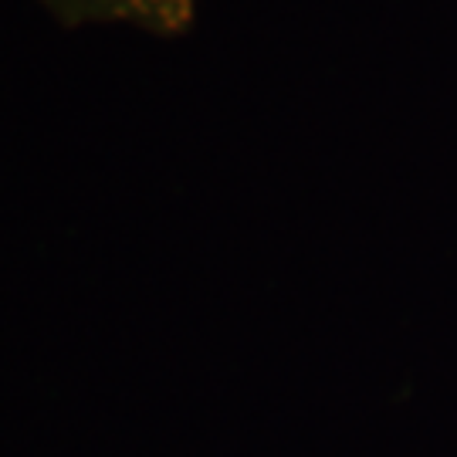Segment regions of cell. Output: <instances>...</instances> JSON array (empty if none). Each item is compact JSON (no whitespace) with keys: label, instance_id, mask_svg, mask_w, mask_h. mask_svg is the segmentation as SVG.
I'll return each instance as SVG.
<instances>
[{"label":"cell","instance_id":"6da1fadb","mask_svg":"<svg viewBox=\"0 0 457 457\" xmlns=\"http://www.w3.org/2000/svg\"><path fill=\"white\" fill-rule=\"evenodd\" d=\"M68 28H129L153 37L190 31L196 0H41Z\"/></svg>","mask_w":457,"mask_h":457}]
</instances>
